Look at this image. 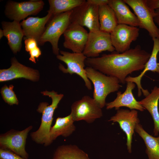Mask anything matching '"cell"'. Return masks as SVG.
Segmentation results:
<instances>
[{"label":"cell","instance_id":"cell-12","mask_svg":"<svg viewBox=\"0 0 159 159\" xmlns=\"http://www.w3.org/2000/svg\"><path fill=\"white\" fill-rule=\"evenodd\" d=\"M138 27L124 24H118L110 33L112 45L116 52L122 53L130 49L132 42L139 36Z\"/></svg>","mask_w":159,"mask_h":159},{"label":"cell","instance_id":"cell-5","mask_svg":"<svg viewBox=\"0 0 159 159\" xmlns=\"http://www.w3.org/2000/svg\"><path fill=\"white\" fill-rule=\"evenodd\" d=\"M99 6L87 1L72 10L70 23L77 24L87 27L89 32H96L100 30L99 19Z\"/></svg>","mask_w":159,"mask_h":159},{"label":"cell","instance_id":"cell-34","mask_svg":"<svg viewBox=\"0 0 159 159\" xmlns=\"http://www.w3.org/2000/svg\"><path fill=\"white\" fill-rule=\"evenodd\" d=\"M4 36V33L2 29H0V39H1Z\"/></svg>","mask_w":159,"mask_h":159},{"label":"cell","instance_id":"cell-18","mask_svg":"<svg viewBox=\"0 0 159 159\" xmlns=\"http://www.w3.org/2000/svg\"><path fill=\"white\" fill-rule=\"evenodd\" d=\"M47 15L43 17H29L20 22L24 39L32 38L38 42L44 32L45 25L52 16L50 12L47 11Z\"/></svg>","mask_w":159,"mask_h":159},{"label":"cell","instance_id":"cell-25","mask_svg":"<svg viewBox=\"0 0 159 159\" xmlns=\"http://www.w3.org/2000/svg\"><path fill=\"white\" fill-rule=\"evenodd\" d=\"M52 159H90L88 155L74 145L59 146L55 150Z\"/></svg>","mask_w":159,"mask_h":159},{"label":"cell","instance_id":"cell-35","mask_svg":"<svg viewBox=\"0 0 159 159\" xmlns=\"http://www.w3.org/2000/svg\"><path fill=\"white\" fill-rule=\"evenodd\" d=\"M156 13L159 16V9H158L155 10Z\"/></svg>","mask_w":159,"mask_h":159},{"label":"cell","instance_id":"cell-28","mask_svg":"<svg viewBox=\"0 0 159 159\" xmlns=\"http://www.w3.org/2000/svg\"><path fill=\"white\" fill-rule=\"evenodd\" d=\"M0 159H27L6 149L0 148Z\"/></svg>","mask_w":159,"mask_h":159},{"label":"cell","instance_id":"cell-2","mask_svg":"<svg viewBox=\"0 0 159 159\" xmlns=\"http://www.w3.org/2000/svg\"><path fill=\"white\" fill-rule=\"evenodd\" d=\"M44 96H48L52 99L51 105L47 102H42L39 104L37 111L42 114L41 123L38 129L32 132L30 136L32 140L36 143L48 146L49 134L53 119L55 110L57 107L59 102L64 96L62 94H58L54 91L47 90L42 92Z\"/></svg>","mask_w":159,"mask_h":159},{"label":"cell","instance_id":"cell-14","mask_svg":"<svg viewBox=\"0 0 159 159\" xmlns=\"http://www.w3.org/2000/svg\"><path fill=\"white\" fill-rule=\"evenodd\" d=\"M87 31L83 26L76 23H70L64 32V47L73 52L82 53L88 36Z\"/></svg>","mask_w":159,"mask_h":159},{"label":"cell","instance_id":"cell-3","mask_svg":"<svg viewBox=\"0 0 159 159\" xmlns=\"http://www.w3.org/2000/svg\"><path fill=\"white\" fill-rule=\"evenodd\" d=\"M87 77L94 87L93 98L101 108L106 105V99L110 94L122 87L116 78L106 75L89 67L85 68Z\"/></svg>","mask_w":159,"mask_h":159},{"label":"cell","instance_id":"cell-22","mask_svg":"<svg viewBox=\"0 0 159 159\" xmlns=\"http://www.w3.org/2000/svg\"><path fill=\"white\" fill-rule=\"evenodd\" d=\"M74 122L70 114L64 117H58L56 120L55 124L50 130L48 146L60 135L64 137L70 135L76 129Z\"/></svg>","mask_w":159,"mask_h":159},{"label":"cell","instance_id":"cell-10","mask_svg":"<svg viewBox=\"0 0 159 159\" xmlns=\"http://www.w3.org/2000/svg\"><path fill=\"white\" fill-rule=\"evenodd\" d=\"M33 128L30 125L21 131L11 129L0 135V148L10 150L22 157L28 159L29 154L25 150L28 133Z\"/></svg>","mask_w":159,"mask_h":159},{"label":"cell","instance_id":"cell-30","mask_svg":"<svg viewBox=\"0 0 159 159\" xmlns=\"http://www.w3.org/2000/svg\"><path fill=\"white\" fill-rule=\"evenodd\" d=\"M29 52L30 55L29 60L34 63H36L35 58L38 59L41 54V51L39 48L37 47Z\"/></svg>","mask_w":159,"mask_h":159},{"label":"cell","instance_id":"cell-4","mask_svg":"<svg viewBox=\"0 0 159 159\" xmlns=\"http://www.w3.org/2000/svg\"><path fill=\"white\" fill-rule=\"evenodd\" d=\"M72 11L52 16L47 24L38 44L42 46L46 42H49L52 45L53 53L56 56L59 55V40L70 24Z\"/></svg>","mask_w":159,"mask_h":159},{"label":"cell","instance_id":"cell-20","mask_svg":"<svg viewBox=\"0 0 159 159\" xmlns=\"http://www.w3.org/2000/svg\"><path fill=\"white\" fill-rule=\"evenodd\" d=\"M108 4L114 11L118 24L140 27V23L138 17L123 0H109Z\"/></svg>","mask_w":159,"mask_h":159},{"label":"cell","instance_id":"cell-11","mask_svg":"<svg viewBox=\"0 0 159 159\" xmlns=\"http://www.w3.org/2000/svg\"><path fill=\"white\" fill-rule=\"evenodd\" d=\"M115 50L112 43L110 33L100 30L96 32H89L82 53L87 58H95L103 52H112Z\"/></svg>","mask_w":159,"mask_h":159},{"label":"cell","instance_id":"cell-6","mask_svg":"<svg viewBox=\"0 0 159 159\" xmlns=\"http://www.w3.org/2000/svg\"><path fill=\"white\" fill-rule=\"evenodd\" d=\"M59 52L61 55H57V58L65 63L67 68L59 63V69L64 73L78 75L83 80L87 89L92 90L91 82L87 77L85 68L87 57L82 53H71L63 50L59 51Z\"/></svg>","mask_w":159,"mask_h":159},{"label":"cell","instance_id":"cell-8","mask_svg":"<svg viewBox=\"0 0 159 159\" xmlns=\"http://www.w3.org/2000/svg\"><path fill=\"white\" fill-rule=\"evenodd\" d=\"M71 114L74 121L85 120L91 123L102 116V108L93 99L85 95L71 106Z\"/></svg>","mask_w":159,"mask_h":159},{"label":"cell","instance_id":"cell-15","mask_svg":"<svg viewBox=\"0 0 159 159\" xmlns=\"http://www.w3.org/2000/svg\"><path fill=\"white\" fill-rule=\"evenodd\" d=\"M11 66L9 68L0 69L1 82L21 78L35 82L39 80V74L37 70L21 64L15 57L11 59Z\"/></svg>","mask_w":159,"mask_h":159},{"label":"cell","instance_id":"cell-21","mask_svg":"<svg viewBox=\"0 0 159 159\" xmlns=\"http://www.w3.org/2000/svg\"><path fill=\"white\" fill-rule=\"evenodd\" d=\"M159 87L155 86L145 97L138 101L141 106L146 109L151 115L153 121L154 127L153 132L155 136L159 133Z\"/></svg>","mask_w":159,"mask_h":159},{"label":"cell","instance_id":"cell-23","mask_svg":"<svg viewBox=\"0 0 159 159\" xmlns=\"http://www.w3.org/2000/svg\"><path fill=\"white\" fill-rule=\"evenodd\" d=\"M99 19L100 30L110 33L118 25L115 14L108 4L99 6Z\"/></svg>","mask_w":159,"mask_h":159},{"label":"cell","instance_id":"cell-32","mask_svg":"<svg viewBox=\"0 0 159 159\" xmlns=\"http://www.w3.org/2000/svg\"><path fill=\"white\" fill-rule=\"evenodd\" d=\"M109 0H87L88 1L92 4L100 6L101 5L108 4Z\"/></svg>","mask_w":159,"mask_h":159},{"label":"cell","instance_id":"cell-17","mask_svg":"<svg viewBox=\"0 0 159 159\" xmlns=\"http://www.w3.org/2000/svg\"><path fill=\"white\" fill-rule=\"evenodd\" d=\"M126 87L123 93L118 91L117 97L113 101L106 103L107 110L115 108L116 110L122 107H125L130 110L135 109L143 111L145 109L137 101L133 95L132 91L135 87V84L133 82H127Z\"/></svg>","mask_w":159,"mask_h":159},{"label":"cell","instance_id":"cell-29","mask_svg":"<svg viewBox=\"0 0 159 159\" xmlns=\"http://www.w3.org/2000/svg\"><path fill=\"white\" fill-rule=\"evenodd\" d=\"M24 40L25 49L26 52H29L38 47V42L35 39L32 38H28Z\"/></svg>","mask_w":159,"mask_h":159},{"label":"cell","instance_id":"cell-27","mask_svg":"<svg viewBox=\"0 0 159 159\" xmlns=\"http://www.w3.org/2000/svg\"><path fill=\"white\" fill-rule=\"evenodd\" d=\"M14 86L11 85L9 87L5 85L2 87L1 93L4 101L10 105H18L19 101L13 90Z\"/></svg>","mask_w":159,"mask_h":159},{"label":"cell","instance_id":"cell-33","mask_svg":"<svg viewBox=\"0 0 159 159\" xmlns=\"http://www.w3.org/2000/svg\"><path fill=\"white\" fill-rule=\"evenodd\" d=\"M154 20L155 22L159 26V16H156L154 18Z\"/></svg>","mask_w":159,"mask_h":159},{"label":"cell","instance_id":"cell-24","mask_svg":"<svg viewBox=\"0 0 159 159\" xmlns=\"http://www.w3.org/2000/svg\"><path fill=\"white\" fill-rule=\"evenodd\" d=\"M135 131L144 142L146 147L145 152L148 159H159V136L156 137L150 135L139 123L136 125Z\"/></svg>","mask_w":159,"mask_h":159},{"label":"cell","instance_id":"cell-1","mask_svg":"<svg viewBox=\"0 0 159 159\" xmlns=\"http://www.w3.org/2000/svg\"><path fill=\"white\" fill-rule=\"evenodd\" d=\"M150 54L138 45L122 53L114 51L100 57L87 58L85 64L106 75L116 78L124 84L128 75L143 69Z\"/></svg>","mask_w":159,"mask_h":159},{"label":"cell","instance_id":"cell-7","mask_svg":"<svg viewBox=\"0 0 159 159\" xmlns=\"http://www.w3.org/2000/svg\"><path fill=\"white\" fill-rule=\"evenodd\" d=\"M133 10L139 19L140 28L146 30L152 39H159V28L155 25L154 18L158 15L155 11L148 6L147 0H123Z\"/></svg>","mask_w":159,"mask_h":159},{"label":"cell","instance_id":"cell-16","mask_svg":"<svg viewBox=\"0 0 159 159\" xmlns=\"http://www.w3.org/2000/svg\"><path fill=\"white\" fill-rule=\"evenodd\" d=\"M152 39L153 45L152 52L143 71L137 76H129L125 79L126 82H133L137 85L138 89V95L139 97L141 96L142 92L145 97L150 93L147 90L143 89L141 85V80L145 74L148 71L159 74V63L157 62V57L159 52V39L154 38Z\"/></svg>","mask_w":159,"mask_h":159},{"label":"cell","instance_id":"cell-19","mask_svg":"<svg viewBox=\"0 0 159 159\" xmlns=\"http://www.w3.org/2000/svg\"><path fill=\"white\" fill-rule=\"evenodd\" d=\"M1 24L8 45L13 52L16 54L21 50L22 38L24 36L20 23L15 21L12 22L3 21Z\"/></svg>","mask_w":159,"mask_h":159},{"label":"cell","instance_id":"cell-9","mask_svg":"<svg viewBox=\"0 0 159 159\" xmlns=\"http://www.w3.org/2000/svg\"><path fill=\"white\" fill-rule=\"evenodd\" d=\"M44 5L42 0L21 2L9 1L5 6L4 14L9 19L20 22L29 16L38 14L43 9Z\"/></svg>","mask_w":159,"mask_h":159},{"label":"cell","instance_id":"cell-31","mask_svg":"<svg viewBox=\"0 0 159 159\" xmlns=\"http://www.w3.org/2000/svg\"><path fill=\"white\" fill-rule=\"evenodd\" d=\"M148 6L152 11L159 9V0H147Z\"/></svg>","mask_w":159,"mask_h":159},{"label":"cell","instance_id":"cell-26","mask_svg":"<svg viewBox=\"0 0 159 159\" xmlns=\"http://www.w3.org/2000/svg\"><path fill=\"white\" fill-rule=\"evenodd\" d=\"M85 0H49L48 11L52 16L72 11L84 3Z\"/></svg>","mask_w":159,"mask_h":159},{"label":"cell","instance_id":"cell-13","mask_svg":"<svg viewBox=\"0 0 159 159\" xmlns=\"http://www.w3.org/2000/svg\"><path fill=\"white\" fill-rule=\"evenodd\" d=\"M108 121L118 123L121 129L126 135L127 149L129 153H131L132 136L136 125L140 122L137 111L135 109H119Z\"/></svg>","mask_w":159,"mask_h":159}]
</instances>
